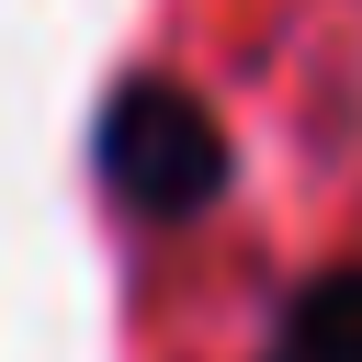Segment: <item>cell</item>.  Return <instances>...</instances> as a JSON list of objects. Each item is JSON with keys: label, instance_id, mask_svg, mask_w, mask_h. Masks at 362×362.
Instances as JSON below:
<instances>
[{"label": "cell", "instance_id": "obj_1", "mask_svg": "<svg viewBox=\"0 0 362 362\" xmlns=\"http://www.w3.org/2000/svg\"><path fill=\"white\" fill-rule=\"evenodd\" d=\"M102 181H113L136 215L181 226V215H204V204L226 192V124H215L181 79L136 68V79L102 102Z\"/></svg>", "mask_w": 362, "mask_h": 362}, {"label": "cell", "instance_id": "obj_2", "mask_svg": "<svg viewBox=\"0 0 362 362\" xmlns=\"http://www.w3.org/2000/svg\"><path fill=\"white\" fill-rule=\"evenodd\" d=\"M260 362H362V260L294 283V305L272 317V351Z\"/></svg>", "mask_w": 362, "mask_h": 362}]
</instances>
